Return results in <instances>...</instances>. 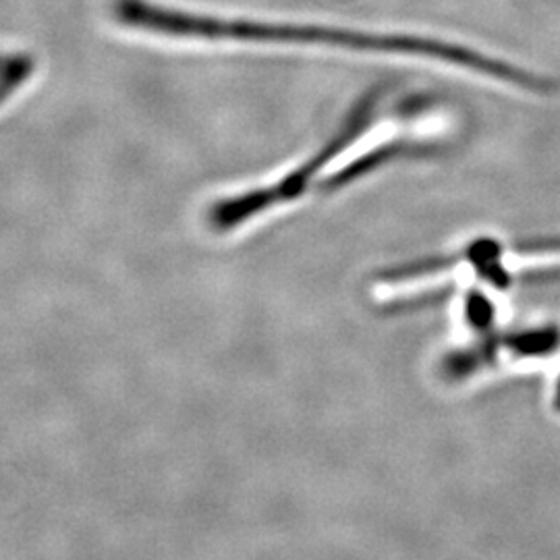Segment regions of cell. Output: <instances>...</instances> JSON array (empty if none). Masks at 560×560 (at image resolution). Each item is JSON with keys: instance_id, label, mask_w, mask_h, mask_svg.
I'll return each mask as SVG.
<instances>
[{"instance_id": "obj_1", "label": "cell", "mask_w": 560, "mask_h": 560, "mask_svg": "<svg viewBox=\"0 0 560 560\" xmlns=\"http://www.w3.org/2000/svg\"><path fill=\"white\" fill-rule=\"evenodd\" d=\"M361 127H363L361 117L353 120V122H349L335 140L322 148L316 156H312L305 164H301L300 168H295L289 177L280 179L279 183H275L270 187H261V189L241 194L235 198L217 201L212 206L210 214H208L212 229L221 231V233L231 231V229L241 226L243 222L258 217L261 212H266V210H270L279 203L300 198L301 194L305 191V187L310 185V180L320 173V168L332 161L349 141L360 136Z\"/></svg>"}, {"instance_id": "obj_2", "label": "cell", "mask_w": 560, "mask_h": 560, "mask_svg": "<svg viewBox=\"0 0 560 560\" xmlns=\"http://www.w3.org/2000/svg\"><path fill=\"white\" fill-rule=\"evenodd\" d=\"M32 71H34V60L30 57H21V55L11 57L4 71H0V102L7 101L20 85L30 80Z\"/></svg>"}, {"instance_id": "obj_3", "label": "cell", "mask_w": 560, "mask_h": 560, "mask_svg": "<svg viewBox=\"0 0 560 560\" xmlns=\"http://www.w3.org/2000/svg\"><path fill=\"white\" fill-rule=\"evenodd\" d=\"M465 314H467V320L471 322L476 328H486L494 316V310H492V303L483 295L471 293L465 301Z\"/></svg>"}, {"instance_id": "obj_4", "label": "cell", "mask_w": 560, "mask_h": 560, "mask_svg": "<svg viewBox=\"0 0 560 560\" xmlns=\"http://www.w3.org/2000/svg\"><path fill=\"white\" fill-rule=\"evenodd\" d=\"M555 407L560 411V378L559 384H557V395H555Z\"/></svg>"}]
</instances>
